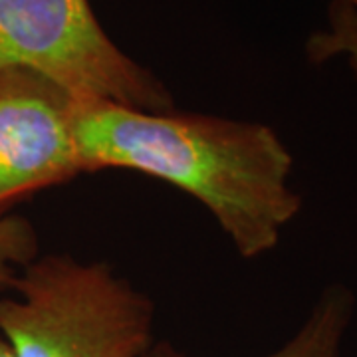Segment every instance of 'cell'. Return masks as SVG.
I'll use <instances>...</instances> for the list:
<instances>
[{
  "instance_id": "9c48e42d",
  "label": "cell",
  "mask_w": 357,
  "mask_h": 357,
  "mask_svg": "<svg viewBox=\"0 0 357 357\" xmlns=\"http://www.w3.org/2000/svg\"><path fill=\"white\" fill-rule=\"evenodd\" d=\"M342 2H347L349 6H354V8H357V0H342Z\"/></svg>"
},
{
  "instance_id": "3957f363",
  "label": "cell",
  "mask_w": 357,
  "mask_h": 357,
  "mask_svg": "<svg viewBox=\"0 0 357 357\" xmlns=\"http://www.w3.org/2000/svg\"><path fill=\"white\" fill-rule=\"evenodd\" d=\"M0 68H28L77 100L173 109L165 82L103 28L89 0H0Z\"/></svg>"
},
{
  "instance_id": "7a4b0ae2",
  "label": "cell",
  "mask_w": 357,
  "mask_h": 357,
  "mask_svg": "<svg viewBox=\"0 0 357 357\" xmlns=\"http://www.w3.org/2000/svg\"><path fill=\"white\" fill-rule=\"evenodd\" d=\"M0 296V333L18 357H145L155 306L105 262L38 256Z\"/></svg>"
},
{
  "instance_id": "5b68a950",
  "label": "cell",
  "mask_w": 357,
  "mask_h": 357,
  "mask_svg": "<svg viewBox=\"0 0 357 357\" xmlns=\"http://www.w3.org/2000/svg\"><path fill=\"white\" fill-rule=\"evenodd\" d=\"M356 307L357 298L349 286L340 282L326 286L292 337L266 357H344ZM145 357L185 356L167 342H155Z\"/></svg>"
},
{
  "instance_id": "277c9868",
  "label": "cell",
  "mask_w": 357,
  "mask_h": 357,
  "mask_svg": "<svg viewBox=\"0 0 357 357\" xmlns=\"http://www.w3.org/2000/svg\"><path fill=\"white\" fill-rule=\"evenodd\" d=\"M72 96L28 68H0V217L36 192L84 175Z\"/></svg>"
},
{
  "instance_id": "8992f818",
  "label": "cell",
  "mask_w": 357,
  "mask_h": 357,
  "mask_svg": "<svg viewBox=\"0 0 357 357\" xmlns=\"http://www.w3.org/2000/svg\"><path fill=\"white\" fill-rule=\"evenodd\" d=\"M304 50L307 60L316 66L344 58L357 76V8L342 0H332L326 26L310 34Z\"/></svg>"
},
{
  "instance_id": "6da1fadb",
  "label": "cell",
  "mask_w": 357,
  "mask_h": 357,
  "mask_svg": "<svg viewBox=\"0 0 357 357\" xmlns=\"http://www.w3.org/2000/svg\"><path fill=\"white\" fill-rule=\"evenodd\" d=\"M74 133L86 175L129 169L171 183L203 204L243 258L272 252L302 211L292 153L266 123L76 100Z\"/></svg>"
},
{
  "instance_id": "52a82bcc",
  "label": "cell",
  "mask_w": 357,
  "mask_h": 357,
  "mask_svg": "<svg viewBox=\"0 0 357 357\" xmlns=\"http://www.w3.org/2000/svg\"><path fill=\"white\" fill-rule=\"evenodd\" d=\"M38 256L34 225L20 215L0 217V292L10 290L18 274Z\"/></svg>"
},
{
  "instance_id": "ba28073f",
  "label": "cell",
  "mask_w": 357,
  "mask_h": 357,
  "mask_svg": "<svg viewBox=\"0 0 357 357\" xmlns=\"http://www.w3.org/2000/svg\"><path fill=\"white\" fill-rule=\"evenodd\" d=\"M0 357H18L14 354L13 345L8 344V340L0 333Z\"/></svg>"
}]
</instances>
